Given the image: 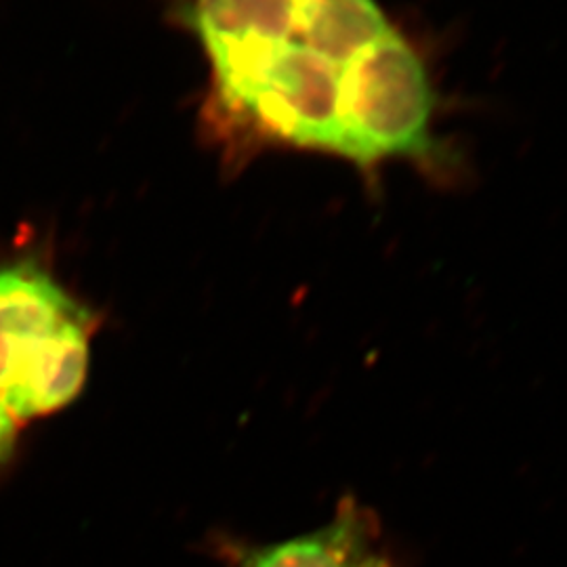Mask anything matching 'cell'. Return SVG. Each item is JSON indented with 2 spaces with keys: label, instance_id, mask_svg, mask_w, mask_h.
I'll list each match as a JSON object with an SVG mask.
<instances>
[{
  "label": "cell",
  "instance_id": "1",
  "mask_svg": "<svg viewBox=\"0 0 567 567\" xmlns=\"http://www.w3.org/2000/svg\"><path fill=\"white\" fill-rule=\"evenodd\" d=\"M187 23L210 63L213 116L225 131L344 158V84L355 61L311 47L297 0H192Z\"/></svg>",
  "mask_w": 567,
  "mask_h": 567
},
{
  "label": "cell",
  "instance_id": "2",
  "mask_svg": "<svg viewBox=\"0 0 567 567\" xmlns=\"http://www.w3.org/2000/svg\"><path fill=\"white\" fill-rule=\"evenodd\" d=\"M431 112L425 63L395 30L360 55L349 72L344 161L370 171L389 158H426Z\"/></svg>",
  "mask_w": 567,
  "mask_h": 567
},
{
  "label": "cell",
  "instance_id": "3",
  "mask_svg": "<svg viewBox=\"0 0 567 567\" xmlns=\"http://www.w3.org/2000/svg\"><path fill=\"white\" fill-rule=\"evenodd\" d=\"M89 316L44 267H0V389L61 326Z\"/></svg>",
  "mask_w": 567,
  "mask_h": 567
},
{
  "label": "cell",
  "instance_id": "4",
  "mask_svg": "<svg viewBox=\"0 0 567 567\" xmlns=\"http://www.w3.org/2000/svg\"><path fill=\"white\" fill-rule=\"evenodd\" d=\"M91 313L61 326L0 389V400L18 421H32L72 404L91 362Z\"/></svg>",
  "mask_w": 567,
  "mask_h": 567
},
{
  "label": "cell",
  "instance_id": "5",
  "mask_svg": "<svg viewBox=\"0 0 567 567\" xmlns=\"http://www.w3.org/2000/svg\"><path fill=\"white\" fill-rule=\"evenodd\" d=\"M379 527L372 511L347 496L332 519L318 529L248 548L243 567H364L377 555Z\"/></svg>",
  "mask_w": 567,
  "mask_h": 567
},
{
  "label": "cell",
  "instance_id": "6",
  "mask_svg": "<svg viewBox=\"0 0 567 567\" xmlns=\"http://www.w3.org/2000/svg\"><path fill=\"white\" fill-rule=\"evenodd\" d=\"M18 429L20 421L0 400V465H4L13 456V450L18 444Z\"/></svg>",
  "mask_w": 567,
  "mask_h": 567
},
{
  "label": "cell",
  "instance_id": "7",
  "mask_svg": "<svg viewBox=\"0 0 567 567\" xmlns=\"http://www.w3.org/2000/svg\"><path fill=\"white\" fill-rule=\"evenodd\" d=\"M364 567H393L391 566V561L386 559L385 555H381V553H377V555H372L370 557V561L365 564Z\"/></svg>",
  "mask_w": 567,
  "mask_h": 567
}]
</instances>
